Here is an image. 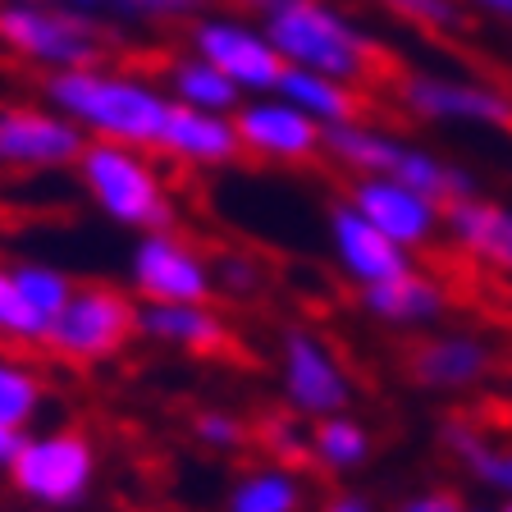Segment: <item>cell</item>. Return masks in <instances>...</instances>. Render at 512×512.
<instances>
[{
    "label": "cell",
    "mask_w": 512,
    "mask_h": 512,
    "mask_svg": "<svg viewBox=\"0 0 512 512\" xmlns=\"http://www.w3.org/2000/svg\"><path fill=\"white\" fill-rule=\"evenodd\" d=\"M499 512H512V499H508V503H503V508H499Z\"/></svg>",
    "instance_id": "obj_40"
},
{
    "label": "cell",
    "mask_w": 512,
    "mask_h": 512,
    "mask_svg": "<svg viewBox=\"0 0 512 512\" xmlns=\"http://www.w3.org/2000/svg\"><path fill=\"white\" fill-rule=\"evenodd\" d=\"M398 512H467V503H462L458 494H448V490H430V494L407 499Z\"/></svg>",
    "instance_id": "obj_34"
},
{
    "label": "cell",
    "mask_w": 512,
    "mask_h": 512,
    "mask_svg": "<svg viewBox=\"0 0 512 512\" xmlns=\"http://www.w3.org/2000/svg\"><path fill=\"white\" fill-rule=\"evenodd\" d=\"M325 156L348 165L352 174H375V179L407 183V188L426 192L435 202L471 197V183H476L467 170H458L453 160L416 147V142L398 138V133L357 124V119H352V124H339V128H325Z\"/></svg>",
    "instance_id": "obj_4"
},
{
    "label": "cell",
    "mask_w": 512,
    "mask_h": 512,
    "mask_svg": "<svg viewBox=\"0 0 512 512\" xmlns=\"http://www.w3.org/2000/svg\"><path fill=\"white\" fill-rule=\"evenodd\" d=\"M55 5H64V10H74V14H83V19H96V14L106 10L110 0H55Z\"/></svg>",
    "instance_id": "obj_35"
},
{
    "label": "cell",
    "mask_w": 512,
    "mask_h": 512,
    "mask_svg": "<svg viewBox=\"0 0 512 512\" xmlns=\"http://www.w3.org/2000/svg\"><path fill=\"white\" fill-rule=\"evenodd\" d=\"M192 435L202 439L206 448H220V453H234V448L247 444V426L234 412H220V407L192 416Z\"/></svg>",
    "instance_id": "obj_33"
},
{
    "label": "cell",
    "mask_w": 512,
    "mask_h": 512,
    "mask_svg": "<svg viewBox=\"0 0 512 512\" xmlns=\"http://www.w3.org/2000/svg\"><path fill=\"white\" fill-rule=\"evenodd\" d=\"M42 101L74 119L87 133V142H124V147L156 151V138L170 115V92L151 78H138L110 64H87V69H60L46 74Z\"/></svg>",
    "instance_id": "obj_1"
},
{
    "label": "cell",
    "mask_w": 512,
    "mask_h": 512,
    "mask_svg": "<svg viewBox=\"0 0 512 512\" xmlns=\"http://www.w3.org/2000/svg\"><path fill=\"white\" fill-rule=\"evenodd\" d=\"M439 439H444V444L453 448V453H458L485 485H494V490H503L512 499V448L508 453L490 448L476 435V426H467V421H444V426H439Z\"/></svg>",
    "instance_id": "obj_26"
},
{
    "label": "cell",
    "mask_w": 512,
    "mask_h": 512,
    "mask_svg": "<svg viewBox=\"0 0 512 512\" xmlns=\"http://www.w3.org/2000/svg\"><path fill=\"white\" fill-rule=\"evenodd\" d=\"M19 444H23V435H14V430H0V471L14 462V453H19Z\"/></svg>",
    "instance_id": "obj_37"
},
{
    "label": "cell",
    "mask_w": 512,
    "mask_h": 512,
    "mask_svg": "<svg viewBox=\"0 0 512 512\" xmlns=\"http://www.w3.org/2000/svg\"><path fill=\"white\" fill-rule=\"evenodd\" d=\"M398 101L407 115L430 124H462V128H512V96L503 87L453 78L435 69H416L398 83Z\"/></svg>",
    "instance_id": "obj_10"
},
{
    "label": "cell",
    "mask_w": 512,
    "mask_h": 512,
    "mask_svg": "<svg viewBox=\"0 0 512 512\" xmlns=\"http://www.w3.org/2000/svg\"><path fill=\"white\" fill-rule=\"evenodd\" d=\"M5 476L32 508L74 512L96 485V444L74 426L28 430Z\"/></svg>",
    "instance_id": "obj_5"
},
{
    "label": "cell",
    "mask_w": 512,
    "mask_h": 512,
    "mask_svg": "<svg viewBox=\"0 0 512 512\" xmlns=\"http://www.w3.org/2000/svg\"><path fill=\"white\" fill-rule=\"evenodd\" d=\"M229 512H302V480L293 467H252L234 490H229Z\"/></svg>",
    "instance_id": "obj_24"
},
{
    "label": "cell",
    "mask_w": 512,
    "mask_h": 512,
    "mask_svg": "<svg viewBox=\"0 0 512 512\" xmlns=\"http://www.w3.org/2000/svg\"><path fill=\"white\" fill-rule=\"evenodd\" d=\"M128 279L142 302H211L215 275L211 256L174 229H151L128 256Z\"/></svg>",
    "instance_id": "obj_9"
},
{
    "label": "cell",
    "mask_w": 512,
    "mask_h": 512,
    "mask_svg": "<svg viewBox=\"0 0 512 512\" xmlns=\"http://www.w3.org/2000/svg\"><path fill=\"white\" fill-rule=\"evenodd\" d=\"M348 206L362 215V220H371L375 229H380L389 243L403 247V252L426 247L430 238L439 234V224H444V202L407 188V183L375 179V174H352Z\"/></svg>",
    "instance_id": "obj_13"
},
{
    "label": "cell",
    "mask_w": 512,
    "mask_h": 512,
    "mask_svg": "<svg viewBox=\"0 0 512 512\" xmlns=\"http://www.w3.org/2000/svg\"><path fill=\"white\" fill-rule=\"evenodd\" d=\"M234 133L243 156L270 160V165H302L325 151V128L302 115L298 106H288L279 92L247 96L234 110Z\"/></svg>",
    "instance_id": "obj_12"
},
{
    "label": "cell",
    "mask_w": 512,
    "mask_h": 512,
    "mask_svg": "<svg viewBox=\"0 0 512 512\" xmlns=\"http://www.w3.org/2000/svg\"><path fill=\"white\" fill-rule=\"evenodd\" d=\"M325 512H371V503L357 499V494H339V499L325 503Z\"/></svg>",
    "instance_id": "obj_36"
},
{
    "label": "cell",
    "mask_w": 512,
    "mask_h": 512,
    "mask_svg": "<svg viewBox=\"0 0 512 512\" xmlns=\"http://www.w3.org/2000/svg\"><path fill=\"white\" fill-rule=\"evenodd\" d=\"M156 151L179 160V165H192V170H220V165H234L243 156L234 115H206V110H188V106H170Z\"/></svg>",
    "instance_id": "obj_16"
},
{
    "label": "cell",
    "mask_w": 512,
    "mask_h": 512,
    "mask_svg": "<svg viewBox=\"0 0 512 512\" xmlns=\"http://www.w3.org/2000/svg\"><path fill=\"white\" fill-rule=\"evenodd\" d=\"M206 0H110L106 10H115L128 23H179L197 19Z\"/></svg>",
    "instance_id": "obj_30"
},
{
    "label": "cell",
    "mask_w": 512,
    "mask_h": 512,
    "mask_svg": "<svg viewBox=\"0 0 512 512\" xmlns=\"http://www.w3.org/2000/svg\"><path fill=\"white\" fill-rule=\"evenodd\" d=\"M467 5H476V10L494 14V19H512V0H467Z\"/></svg>",
    "instance_id": "obj_38"
},
{
    "label": "cell",
    "mask_w": 512,
    "mask_h": 512,
    "mask_svg": "<svg viewBox=\"0 0 512 512\" xmlns=\"http://www.w3.org/2000/svg\"><path fill=\"white\" fill-rule=\"evenodd\" d=\"M325 229H330V252H334V261H339V270L348 279H357L362 288H375V284H384V279H398L403 270H412V256L398 243H389V238H384L371 220H362L348 202L334 206Z\"/></svg>",
    "instance_id": "obj_15"
},
{
    "label": "cell",
    "mask_w": 512,
    "mask_h": 512,
    "mask_svg": "<svg viewBox=\"0 0 512 512\" xmlns=\"http://www.w3.org/2000/svg\"><path fill=\"white\" fill-rule=\"evenodd\" d=\"M0 5H23V0H0Z\"/></svg>",
    "instance_id": "obj_39"
},
{
    "label": "cell",
    "mask_w": 512,
    "mask_h": 512,
    "mask_svg": "<svg viewBox=\"0 0 512 512\" xmlns=\"http://www.w3.org/2000/svg\"><path fill=\"white\" fill-rule=\"evenodd\" d=\"M398 19L416 23V28H430V32H453L462 28V10L458 0H384Z\"/></svg>",
    "instance_id": "obj_32"
},
{
    "label": "cell",
    "mask_w": 512,
    "mask_h": 512,
    "mask_svg": "<svg viewBox=\"0 0 512 512\" xmlns=\"http://www.w3.org/2000/svg\"><path fill=\"white\" fill-rule=\"evenodd\" d=\"M14 279H19L28 302L42 311L46 320H55V311H60L64 302H69V293H74V279L64 275L60 266H51V261H14Z\"/></svg>",
    "instance_id": "obj_28"
},
{
    "label": "cell",
    "mask_w": 512,
    "mask_h": 512,
    "mask_svg": "<svg viewBox=\"0 0 512 512\" xmlns=\"http://www.w3.org/2000/svg\"><path fill=\"white\" fill-rule=\"evenodd\" d=\"M494 366V352L476 334H435L412 352V375L426 389H467L485 380Z\"/></svg>",
    "instance_id": "obj_19"
},
{
    "label": "cell",
    "mask_w": 512,
    "mask_h": 512,
    "mask_svg": "<svg viewBox=\"0 0 512 512\" xmlns=\"http://www.w3.org/2000/svg\"><path fill=\"white\" fill-rule=\"evenodd\" d=\"M138 334L202 357L229 348V325L211 302H138Z\"/></svg>",
    "instance_id": "obj_17"
},
{
    "label": "cell",
    "mask_w": 512,
    "mask_h": 512,
    "mask_svg": "<svg viewBox=\"0 0 512 512\" xmlns=\"http://www.w3.org/2000/svg\"><path fill=\"white\" fill-rule=\"evenodd\" d=\"M444 229L453 234V243L462 252H471L476 261L512 275V211L485 197H453L444 202Z\"/></svg>",
    "instance_id": "obj_18"
},
{
    "label": "cell",
    "mask_w": 512,
    "mask_h": 512,
    "mask_svg": "<svg viewBox=\"0 0 512 512\" xmlns=\"http://www.w3.org/2000/svg\"><path fill=\"white\" fill-rule=\"evenodd\" d=\"M256 430H261V444L275 453L279 467H298V462L311 458V439L298 435L293 416H266V421H261Z\"/></svg>",
    "instance_id": "obj_31"
},
{
    "label": "cell",
    "mask_w": 512,
    "mask_h": 512,
    "mask_svg": "<svg viewBox=\"0 0 512 512\" xmlns=\"http://www.w3.org/2000/svg\"><path fill=\"white\" fill-rule=\"evenodd\" d=\"M0 46L19 55L23 64H37L46 74L60 69H87L101 64V23L64 10L55 0H23V5H0Z\"/></svg>",
    "instance_id": "obj_6"
},
{
    "label": "cell",
    "mask_w": 512,
    "mask_h": 512,
    "mask_svg": "<svg viewBox=\"0 0 512 512\" xmlns=\"http://www.w3.org/2000/svg\"><path fill=\"white\" fill-rule=\"evenodd\" d=\"M46 407V380L19 352L0 348V430L28 435Z\"/></svg>",
    "instance_id": "obj_23"
},
{
    "label": "cell",
    "mask_w": 512,
    "mask_h": 512,
    "mask_svg": "<svg viewBox=\"0 0 512 512\" xmlns=\"http://www.w3.org/2000/svg\"><path fill=\"white\" fill-rule=\"evenodd\" d=\"M362 302H366V311H375V316L389 320V325H430V320H439L448 307L444 288L430 275H421V270H403L398 279L362 288Z\"/></svg>",
    "instance_id": "obj_20"
},
{
    "label": "cell",
    "mask_w": 512,
    "mask_h": 512,
    "mask_svg": "<svg viewBox=\"0 0 512 512\" xmlns=\"http://www.w3.org/2000/svg\"><path fill=\"white\" fill-rule=\"evenodd\" d=\"M256 5H261V32L279 51L284 69L325 74L348 87L375 74L380 46L343 10L325 0H256Z\"/></svg>",
    "instance_id": "obj_2"
},
{
    "label": "cell",
    "mask_w": 512,
    "mask_h": 512,
    "mask_svg": "<svg viewBox=\"0 0 512 512\" xmlns=\"http://www.w3.org/2000/svg\"><path fill=\"white\" fill-rule=\"evenodd\" d=\"M211 275H215V293H224V298H256L261 288H266V266L256 261V256L247 252H224L211 261Z\"/></svg>",
    "instance_id": "obj_29"
},
{
    "label": "cell",
    "mask_w": 512,
    "mask_h": 512,
    "mask_svg": "<svg viewBox=\"0 0 512 512\" xmlns=\"http://www.w3.org/2000/svg\"><path fill=\"white\" fill-rule=\"evenodd\" d=\"M284 96L288 106H298L307 119H316L320 128H339V124H352L357 115V96H352L348 83H334L325 74H307V69H284L275 87Z\"/></svg>",
    "instance_id": "obj_22"
},
{
    "label": "cell",
    "mask_w": 512,
    "mask_h": 512,
    "mask_svg": "<svg viewBox=\"0 0 512 512\" xmlns=\"http://www.w3.org/2000/svg\"><path fill=\"white\" fill-rule=\"evenodd\" d=\"M87 133L51 110L46 101H10L0 106V170L46 174L78 165Z\"/></svg>",
    "instance_id": "obj_8"
},
{
    "label": "cell",
    "mask_w": 512,
    "mask_h": 512,
    "mask_svg": "<svg viewBox=\"0 0 512 512\" xmlns=\"http://www.w3.org/2000/svg\"><path fill=\"white\" fill-rule=\"evenodd\" d=\"M138 334V302L115 284H74L46 330V352L74 366L110 362Z\"/></svg>",
    "instance_id": "obj_7"
},
{
    "label": "cell",
    "mask_w": 512,
    "mask_h": 512,
    "mask_svg": "<svg viewBox=\"0 0 512 512\" xmlns=\"http://www.w3.org/2000/svg\"><path fill=\"white\" fill-rule=\"evenodd\" d=\"M279 371H284V398L293 412L307 416H339L352 398L348 371L339 366L325 343L311 330H284V343H279Z\"/></svg>",
    "instance_id": "obj_14"
},
{
    "label": "cell",
    "mask_w": 512,
    "mask_h": 512,
    "mask_svg": "<svg viewBox=\"0 0 512 512\" xmlns=\"http://www.w3.org/2000/svg\"><path fill=\"white\" fill-rule=\"evenodd\" d=\"M188 46L192 55L215 64L243 96H270L284 78V60L261 32V23L224 19V14L220 19H197L188 32Z\"/></svg>",
    "instance_id": "obj_11"
},
{
    "label": "cell",
    "mask_w": 512,
    "mask_h": 512,
    "mask_svg": "<svg viewBox=\"0 0 512 512\" xmlns=\"http://www.w3.org/2000/svg\"><path fill=\"white\" fill-rule=\"evenodd\" d=\"M366 453H371V439L357 421L348 416H320V426L311 430V458L325 471H352L362 467Z\"/></svg>",
    "instance_id": "obj_27"
},
{
    "label": "cell",
    "mask_w": 512,
    "mask_h": 512,
    "mask_svg": "<svg viewBox=\"0 0 512 512\" xmlns=\"http://www.w3.org/2000/svg\"><path fill=\"white\" fill-rule=\"evenodd\" d=\"M165 92H170L174 106H188V110H206V115H234L238 106H243L247 96L238 92L229 78L215 69V64H206L202 55H179V60H170V69H165Z\"/></svg>",
    "instance_id": "obj_21"
},
{
    "label": "cell",
    "mask_w": 512,
    "mask_h": 512,
    "mask_svg": "<svg viewBox=\"0 0 512 512\" xmlns=\"http://www.w3.org/2000/svg\"><path fill=\"white\" fill-rule=\"evenodd\" d=\"M74 170L96 211L119 229L151 234L174 224V192L151 151L124 147V142H87Z\"/></svg>",
    "instance_id": "obj_3"
},
{
    "label": "cell",
    "mask_w": 512,
    "mask_h": 512,
    "mask_svg": "<svg viewBox=\"0 0 512 512\" xmlns=\"http://www.w3.org/2000/svg\"><path fill=\"white\" fill-rule=\"evenodd\" d=\"M46 330H51V320L28 302V293L14 279V266L0 261V348H46Z\"/></svg>",
    "instance_id": "obj_25"
}]
</instances>
